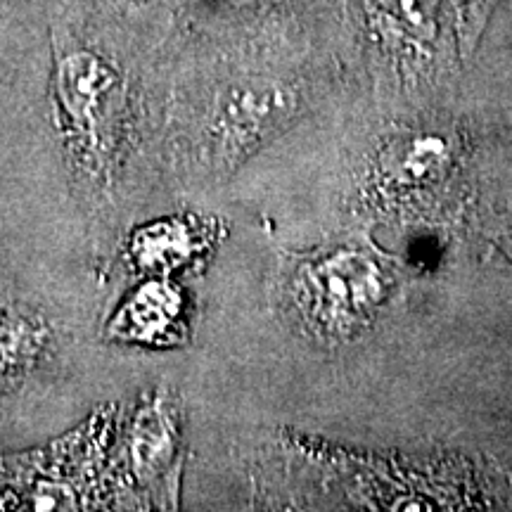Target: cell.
I'll return each mask as SVG.
<instances>
[{"mask_svg": "<svg viewBox=\"0 0 512 512\" xmlns=\"http://www.w3.org/2000/svg\"><path fill=\"white\" fill-rule=\"evenodd\" d=\"M126 475L150 508H178L183 475V422L174 394L143 396L126 427Z\"/></svg>", "mask_w": 512, "mask_h": 512, "instance_id": "cell-6", "label": "cell"}, {"mask_svg": "<svg viewBox=\"0 0 512 512\" xmlns=\"http://www.w3.org/2000/svg\"><path fill=\"white\" fill-rule=\"evenodd\" d=\"M358 38L370 64L399 83L441 74L460 48L451 0H349Z\"/></svg>", "mask_w": 512, "mask_h": 512, "instance_id": "cell-4", "label": "cell"}, {"mask_svg": "<svg viewBox=\"0 0 512 512\" xmlns=\"http://www.w3.org/2000/svg\"><path fill=\"white\" fill-rule=\"evenodd\" d=\"M117 434V411H98L41 451L10 456L0 463L5 508L15 510H93L110 508L114 494L110 465Z\"/></svg>", "mask_w": 512, "mask_h": 512, "instance_id": "cell-2", "label": "cell"}, {"mask_svg": "<svg viewBox=\"0 0 512 512\" xmlns=\"http://www.w3.org/2000/svg\"><path fill=\"white\" fill-rule=\"evenodd\" d=\"M316 0H183L181 17L214 43H280Z\"/></svg>", "mask_w": 512, "mask_h": 512, "instance_id": "cell-7", "label": "cell"}, {"mask_svg": "<svg viewBox=\"0 0 512 512\" xmlns=\"http://www.w3.org/2000/svg\"><path fill=\"white\" fill-rule=\"evenodd\" d=\"M384 297V273L354 249L299 261L287 283V299L299 320L325 337L351 335Z\"/></svg>", "mask_w": 512, "mask_h": 512, "instance_id": "cell-5", "label": "cell"}, {"mask_svg": "<svg viewBox=\"0 0 512 512\" xmlns=\"http://www.w3.org/2000/svg\"><path fill=\"white\" fill-rule=\"evenodd\" d=\"M441 159V140L418 138L411 140L387 166V174L399 183H415L427 176Z\"/></svg>", "mask_w": 512, "mask_h": 512, "instance_id": "cell-11", "label": "cell"}, {"mask_svg": "<svg viewBox=\"0 0 512 512\" xmlns=\"http://www.w3.org/2000/svg\"><path fill=\"white\" fill-rule=\"evenodd\" d=\"M48 323L31 311L0 309V380L27 373L50 347Z\"/></svg>", "mask_w": 512, "mask_h": 512, "instance_id": "cell-10", "label": "cell"}, {"mask_svg": "<svg viewBox=\"0 0 512 512\" xmlns=\"http://www.w3.org/2000/svg\"><path fill=\"white\" fill-rule=\"evenodd\" d=\"M105 337L138 347H181L188 337L185 292L164 275L147 278L105 325Z\"/></svg>", "mask_w": 512, "mask_h": 512, "instance_id": "cell-8", "label": "cell"}, {"mask_svg": "<svg viewBox=\"0 0 512 512\" xmlns=\"http://www.w3.org/2000/svg\"><path fill=\"white\" fill-rule=\"evenodd\" d=\"M53 100L69 152L91 174H107L119 150L128 79L107 50L74 29L53 31Z\"/></svg>", "mask_w": 512, "mask_h": 512, "instance_id": "cell-3", "label": "cell"}, {"mask_svg": "<svg viewBox=\"0 0 512 512\" xmlns=\"http://www.w3.org/2000/svg\"><path fill=\"white\" fill-rule=\"evenodd\" d=\"M230 48L223 67L204 79L200 138L209 164L219 171L259 152L280 136L304 105L302 83L271 67L275 43H219Z\"/></svg>", "mask_w": 512, "mask_h": 512, "instance_id": "cell-1", "label": "cell"}, {"mask_svg": "<svg viewBox=\"0 0 512 512\" xmlns=\"http://www.w3.org/2000/svg\"><path fill=\"white\" fill-rule=\"evenodd\" d=\"M453 10H456L458 22V38H460V53L470 57L475 53L479 38H482L489 17L494 15L496 5L501 0H451Z\"/></svg>", "mask_w": 512, "mask_h": 512, "instance_id": "cell-12", "label": "cell"}, {"mask_svg": "<svg viewBox=\"0 0 512 512\" xmlns=\"http://www.w3.org/2000/svg\"><path fill=\"white\" fill-rule=\"evenodd\" d=\"M221 235L223 230L214 219L169 216L138 228L128 240L126 259L147 278H169L171 273L202 264L221 242Z\"/></svg>", "mask_w": 512, "mask_h": 512, "instance_id": "cell-9", "label": "cell"}]
</instances>
